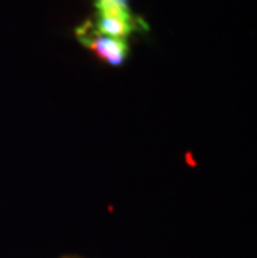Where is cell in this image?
<instances>
[{"mask_svg": "<svg viewBox=\"0 0 257 258\" xmlns=\"http://www.w3.org/2000/svg\"><path fill=\"white\" fill-rule=\"evenodd\" d=\"M94 9H95L94 19L85 20L84 25L97 35L127 40L135 32L147 34L150 30L145 19L134 14L132 9L125 4L97 2L95 0Z\"/></svg>", "mask_w": 257, "mask_h": 258, "instance_id": "6da1fadb", "label": "cell"}, {"mask_svg": "<svg viewBox=\"0 0 257 258\" xmlns=\"http://www.w3.org/2000/svg\"><path fill=\"white\" fill-rule=\"evenodd\" d=\"M75 37L87 50H90L97 58H100L102 62H106L111 67H122L127 62L130 53L127 40L97 35L87 29L84 24L75 29Z\"/></svg>", "mask_w": 257, "mask_h": 258, "instance_id": "7a4b0ae2", "label": "cell"}, {"mask_svg": "<svg viewBox=\"0 0 257 258\" xmlns=\"http://www.w3.org/2000/svg\"><path fill=\"white\" fill-rule=\"evenodd\" d=\"M97 2H114V4H125V5H129L130 0H97Z\"/></svg>", "mask_w": 257, "mask_h": 258, "instance_id": "3957f363", "label": "cell"}]
</instances>
